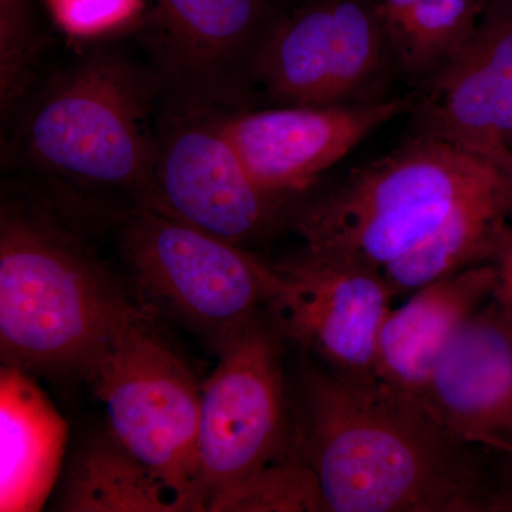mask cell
I'll return each instance as SVG.
<instances>
[{
  "instance_id": "cell-1",
  "label": "cell",
  "mask_w": 512,
  "mask_h": 512,
  "mask_svg": "<svg viewBox=\"0 0 512 512\" xmlns=\"http://www.w3.org/2000/svg\"><path fill=\"white\" fill-rule=\"evenodd\" d=\"M295 444L332 512L512 511V470L457 439L412 394L379 377L311 370Z\"/></svg>"
},
{
  "instance_id": "cell-2",
  "label": "cell",
  "mask_w": 512,
  "mask_h": 512,
  "mask_svg": "<svg viewBox=\"0 0 512 512\" xmlns=\"http://www.w3.org/2000/svg\"><path fill=\"white\" fill-rule=\"evenodd\" d=\"M146 311L66 217L37 201L3 198V366L86 380L117 336Z\"/></svg>"
},
{
  "instance_id": "cell-3",
  "label": "cell",
  "mask_w": 512,
  "mask_h": 512,
  "mask_svg": "<svg viewBox=\"0 0 512 512\" xmlns=\"http://www.w3.org/2000/svg\"><path fill=\"white\" fill-rule=\"evenodd\" d=\"M158 99L161 86L150 66L114 50L90 53L29 101L20 151L60 180L126 192L136 205L170 215L154 175L151 116Z\"/></svg>"
},
{
  "instance_id": "cell-4",
  "label": "cell",
  "mask_w": 512,
  "mask_h": 512,
  "mask_svg": "<svg viewBox=\"0 0 512 512\" xmlns=\"http://www.w3.org/2000/svg\"><path fill=\"white\" fill-rule=\"evenodd\" d=\"M504 175L500 165L420 133L306 205L295 229L306 254L382 271L429 237L461 198Z\"/></svg>"
},
{
  "instance_id": "cell-5",
  "label": "cell",
  "mask_w": 512,
  "mask_h": 512,
  "mask_svg": "<svg viewBox=\"0 0 512 512\" xmlns=\"http://www.w3.org/2000/svg\"><path fill=\"white\" fill-rule=\"evenodd\" d=\"M119 248L136 301L198 330L215 346L284 286L276 265L241 245L140 205L120 220Z\"/></svg>"
},
{
  "instance_id": "cell-6",
  "label": "cell",
  "mask_w": 512,
  "mask_h": 512,
  "mask_svg": "<svg viewBox=\"0 0 512 512\" xmlns=\"http://www.w3.org/2000/svg\"><path fill=\"white\" fill-rule=\"evenodd\" d=\"M103 403L109 431L173 493L180 511H205L198 483L201 384L187 360L137 316L86 380Z\"/></svg>"
},
{
  "instance_id": "cell-7",
  "label": "cell",
  "mask_w": 512,
  "mask_h": 512,
  "mask_svg": "<svg viewBox=\"0 0 512 512\" xmlns=\"http://www.w3.org/2000/svg\"><path fill=\"white\" fill-rule=\"evenodd\" d=\"M279 336L252 318L218 343L201 384L198 483L205 511L218 495L296 454Z\"/></svg>"
},
{
  "instance_id": "cell-8",
  "label": "cell",
  "mask_w": 512,
  "mask_h": 512,
  "mask_svg": "<svg viewBox=\"0 0 512 512\" xmlns=\"http://www.w3.org/2000/svg\"><path fill=\"white\" fill-rule=\"evenodd\" d=\"M274 0H153L144 43L165 107L234 111L256 84Z\"/></svg>"
},
{
  "instance_id": "cell-9",
  "label": "cell",
  "mask_w": 512,
  "mask_h": 512,
  "mask_svg": "<svg viewBox=\"0 0 512 512\" xmlns=\"http://www.w3.org/2000/svg\"><path fill=\"white\" fill-rule=\"evenodd\" d=\"M390 57L380 0H305L269 29L256 84L276 103L350 104Z\"/></svg>"
},
{
  "instance_id": "cell-10",
  "label": "cell",
  "mask_w": 512,
  "mask_h": 512,
  "mask_svg": "<svg viewBox=\"0 0 512 512\" xmlns=\"http://www.w3.org/2000/svg\"><path fill=\"white\" fill-rule=\"evenodd\" d=\"M220 113L164 107L154 175L171 217L241 245L274 224L285 198L252 180L221 130Z\"/></svg>"
},
{
  "instance_id": "cell-11",
  "label": "cell",
  "mask_w": 512,
  "mask_h": 512,
  "mask_svg": "<svg viewBox=\"0 0 512 512\" xmlns=\"http://www.w3.org/2000/svg\"><path fill=\"white\" fill-rule=\"evenodd\" d=\"M275 332L342 376L376 377L377 340L394 293L382 271L305 254L276 265Z\"/></svg>"
},
{
  "instance_id": "cell-12",
  "label": "cell",
  "mask_w": 512,
  "mask_h": 512,
  "mask_svg": "<svg viewBox=\"0 0 512 512\" xmlns=\"http://www.w3.org/2000/svg\"><path fill=\"white\" fill-rule=\"evenodd\" d=\"M410 106L406 99L284 104L278 109L222 111L220 126L252 180L268 194L286 198L311 187L363 138Z\"/></svg>"
},
{
  "instance_id": "cell-13",
  "label": "cell",
  "mask_w": 512,
  "mask_h": 512,
  "mask_svg": "<svg viewBox=\"0 0 512 512\" xmlns=\"http://www.w3.org/2000/svg\"><path fill=\"white\" fill-rule=\"evenodd\" d=\"M417 111L421 133L443 138L508 173L512 156V0H487L463 46L426 80Z\"/></svg>"
},
{
  "instance_id": "cell-14",
  "label": "cell",
  "mask_w": 512,
  "mask_h": 512,
  "mask_svg": "<svg viewBox=\"0 0 512 512\" xmlns=\"http://www.w3.org/2000/svg\"><path fill=\"white\" fill-rule=\"evenodd\" d=\"M421 403L457 439L512 460V336L493 299L447 343Z\"/></svg>"
},
{
  "instance_id": "cell-15",
  "label": "cell",
  "mask_w": 512,
  "mask_h": 512,
  "mask_svg": "<svg viewBox=\"0 0 512 512\" xmlns=\"http://www.w3.org/2000/svg\"><path fill=\"white\" fill-rule=\"evenodd\" d=\"M493 262L468 266L413 292L384 319L376 376L421 402L437 360L454 333L493 298Z\"/></svg>"
},
{
  "instance_id": "cell-16",
  "label": "cell",
  "mask_w": 512,
  "mask_h": 512,
  "mask_svg": "<svg viewBox=\"0 0 512 512\" xmlns=\"http://www.w3.org/2000/svg\"><path fill=\"white\" fill-rule=\"evenodd\" d=\"M67 424L29 373L0 372V511H40L62 473Z\"/></svg>"
},
{
  "instance_id": "cell-17",
  "label": "cell",
  "mask_w": 512,
  "mask_h": 512,
  "mask_svg": "<svg viewBox=\"0 0 512 512\" xmlns=\"http://www.w3.org/2000/svg\"><path fill=\"white\" fill-rule=\"evenodd\" d=\"M512 217V177L471 192L451 208L437 229L412 251L384 266L394 296L491 261L498 237Z\"/></svg>"
},
{
  "instance_id": "cell-18",
  "label": "cell",
  "mask_w": 512,
  "mask_h": 512,
  "mask_svg": "<svg viewBox=\"0 0 512 512\" xmlns=\"http://www.w3.org/2000/svg\"><path fill=\"white\" fill-rule=\"evenodd\" d=\"M56 510L70 512H181L177 500L109 430L73 454Z\"/></svg>"
},
{
  "instance_id": "cell-19",
  "label": "cell",
  "mask_w": 512,
  "mask_h": 512,
  "mask_svg": "<svg viewBox=\"0 0 512 512\" xmlns=\"http://www.w3.org/2000/svg\"><path fill=\"white\" fill-rule=\"evenodd\" d=\"M487 0H380L392 59L427 80L463 46Z\"/></svg>"
},
{
  "instance_id": "cell-20",
  "label": "cell",
  "mask_w": 512,
  "mask_h": 512,
  "mask_svg": "<svg viewBox=\"0 0 512 512\" xmlns=\"http://www.w3.org/2000/svg\"><path fill=\"white\" fill-rule=\"evenodd\" d=\"M208 511H326L309 467L296 454L212 500Z\"/></svg>"
},
{
  "instance_id": "cell-21",
  "label": "cell",
  "mask_w": 512,
  "mask_h": 512,
  "mask_svg": "<svg viewBox=\"0 0 512 512\" xmlns=\"http://www.w3.org/2000/svg\"><path fill=\"white\" fill-rule=\"evenodd\" d=\"M43 42L26 0H0V104L3 120L25 106L35 86Z\"/></svg>"
},
{
  "instance_id": "cell-22",
  "label": "cell",
  "mask_w": 512,
  "mask_h": 512,
  "mask_svg": "<svg viewBox=\"0 0 512 512\" xmlns=\"http://www.w3.org/2000/svg\"><path fill=\"white\" fill-rule=\"evenodd\" d=\"M60 26L76 37H96L127 25L144 0H49Z\"/></svg>"
},
{
  "instance_id": "cell-23",
  "label": "cell",
  "mask_w": 512,
  "mask_h": 512,
  "mask_svg": "<svg viewBox=\"0 0 512 512\" xmlns=\"http://www.w3.org/2000/svg\"><path fill=\"white\" fill-rule=\"evenodd\" d=\"M491 262L495 266L493 302L512 336V225L510 221L501 231Z\"/></svg>"
},
{
  "instance_id": "cell-24",
  "label": "cell",
  "mask_w": 512,
  "mask_h": 512,
  "mask_svg": "<svg viewBox=\"0 0 512 512\" xmlns=\"http://www.w3.org/2000/svg\"><path fill=\"white\" fill-rule=\"evenodd\" d=\"M508 173H510V175L512 177V156H511V161H510V168H508Z\"/></svg>"
},
{
  "instance_id": "cell-25",
  "label": "cell",
  "mask_w": 512,
  "mask_h": 512,
  "mask_svg": "<svg viewBox=\"0 0 512 512\" xmlns=\"http://www.w3.org/2000/svg\"><path fill=\"white\" fill-rule=\"evenodd\" d=\"M510 224L512 225V217H511V220H510Z\"/></svg>"
}]
</instances>
